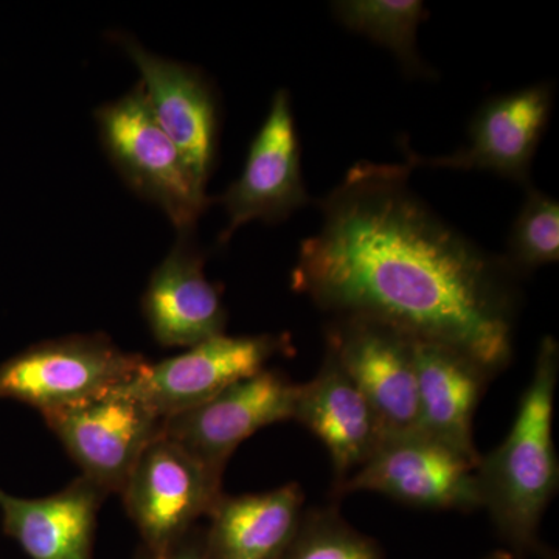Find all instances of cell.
Wrapping results in <instances>:
<instances>
[{"mask_svg":"<svg viewBox=\"0 0 559 559\" xmlns=\"http://www.w3.org/2000/svg\"><path fill=\"white\" fill-rule=\"evenodd\" d=\"M299 484L255 495L221 496L204 530L209 559H282L304 516Z\"/></svg>","mask_w":559,"mask_h":559,"instance_id":"cell-18","label":"cell"},{"mask_svg":"<svg viewBox=\"0 0 559 559\" xmlns=\"http://www.w3.org/2000/svg\"><path fill=\"white\" fill-rule=\"evenodd\" d=\"M409 164L353 165L319 202L290 286L336 318L381 323L476 360L489 374L513 358L514 275L412 190Z\"/></svg>","mask_w":559,"mask_h":559,"instance_id":"cell-1","label":"cell"},{"mask_svg":"<svg viewBox=\"0 0 559 559\" xmlns=\"http://www.w3.org/2000/svg\"><path fill=\"white\" fill-rule=\"evenodd\" d=\"M477 465L415 432L384 440L366 465L337 485L336 492L371 491L417 509L471 511L481 507Z\"/></svg>","mask_w":559,"mask_h":559,"instance_id":"cell-8","label":"cell"},{"mask_svg":"<svg viewBox=\"0 0 559 559\" xmlns=\"http://www.w3.org/2000/svg\"><path fill=\"white\" fill-rule=\"evenodd\" d=\"M120 44L139 70L140 84L160 127L207 189L219 134L218 103L209 81L201 70L151 53L128 36Z\"/></svg>","mask_w":559,"mask_h":559,"instance_id":"cell-13","label":"cell"},{"mask_svg":"<svg viewBox=\"0 0 559 559\" xmlns=\"http://www.w3.org/2000/svg\"><path fill=\"white\" fill-rule=\"evenodd\" d=\"M399 331L359 318H336L326 349L377 412L385 440L418 432L414 345Z\"/></svg>","mask_w":559,"mask_h":559,"instance_id":"cell-9","label":"cell"},{"mask_svg":"<svg viewBox=\"0 0 559 559\" xmlns=\"http://www.w3.org/2000/svg\"><path fill=\"white\" fill-rule=\"evenodd\" d=\"M134 559H209L204 528L194 527L189 535L165 550L151 551L140 546Z\"/></svg>","mask_w":559,"mask_h":559,"instance_id":"cell-22","label":"cell"},{"mask_svg":"<svg viewBox=\"0 0 559 559\" xmlns=\"http://www.w3.org/2000/svg\"><path fill=\"white\" fill-rule=\"evenodd\" d=\"M293 419L329 451L336 487L366 465L385 440L377 412L330 349L314 380L299 384Z\"/></svg>","mask_w":559,"mask_h":559,"instance_id":"cell-15","label":"cell"},{"mask_svg":"<svg viewBox=\"0 0 559 559\" xmlns=\"http://www.w3.org/2000/svg\"><path fill=\"white\" fill-rule=\"evenodd\" d=\"M227 215L219 245L252 221L278 223L311 198L301 175L300 145L288 92H275L270 112L250 145L240 178L218 200Z\"/></svg>","mask_w":559,"mask_h":559,"instance_id":"cell-10","label":"cell"},{"mask_svg":"<svg viewBox=\"0 0 559 559\" xmlns=\"http://www.w3.org/2000/svg\"><path fill=\"white\" fill-rule=\"evenodd\" d=\"M485 559H514L513 555L507 550L495 551V554L488 555Z\"/></svg>","mask_w":559,"mask_h":559,"instance_id":"cell-23","label":"cell"},{"mask_svg":"<svg viewBox=\"0 0 559 559\" xmlns=\"http://www.w3.org/2000/svg\"><path fill=\"white\" fill-rule=\"evenodd\" d=\"M146 362L105 333L38 342L0 364V400L25 404L44 417L108 395Z\"/></svg>","mask_w":559,"mask_h":559,"instance_id":"cell-4","label":"cell"},{"mask_svg":"<svg viewBox=\"0 0 559 559\" xmlns=\"http://www.w3.org/2000/svg\"><path fill=\"white\" fill-rule=\"evenodd\" d=\"M95 121L103 150L127 186L157 205L176 229L193 230L212 200L160 127L142 84L100 106Z\"/></svg>","mask_w":559,"mask_h":559,"instance_id":"cell-3","label":"cell"},{"mask_svg":"<svg viewBox=\"0 0 559 559\" xmlns=\"http://www.w3.org/2000/svg\"><path fill=\"white\" fill-rule=\"evenodd\" d=\"M551 103L550 84H533L485 102L471 120L468 143L455 153L423 157L407 143L401 146L412 168L488 171L528 187L532 162L549 123Z\"/></svg>","mask_w":559,"mask_h":559,"instance_id":"cell-11","label":"cell"},{"mask_svg":"<svg viewBox=\"0 0 559 559\" xmlns=\"http://www.w3.org/2000/svg\"><path fill=\"white\" fill-rule=\"evenodd\" d=\"M288 345V341L272 334H219L173 358L146 362L119 390L168 419L207 403L235 382L266 369V364Z\"/></svg>","mask_w":559,"mask_h":559,"instance_id":"cell-6","label":"cell"},{"mask_svg":"<svg viewBox=\"0 0 559 559\" xmlns=\"http://www.w3.org/2000/svg\"><path fill=\"white\" fill-rule=\"evenodd\" d=\"M223 495V473L165 433L143 452L120 492L142 538L140 546L151 551L189 535Z\"/></svg>","mask_w":559,"mask_h":559,"instance_id":"cell-5","label":"cell"},{"mask_svg":"<svg viewBox=\"0 0 559 559\" xmlns=\"http://www.w3.org/2000/svg\"><path fill=\"white\" fill-rule=\"evenodd\" d=\"M108 496L83 476L46 498L0 489L3 533L31 559H95L98 511Z\"/></svg>","mask_w":559,"mask_h":559,"instance_id":"cell-16","label":"cell"},{"mask_svg":"<svg viewBox=\"0 0 559 559\" xmlns=\"http://www.w3.org/2000/svg\"><path fill=\"white\" fill-rule=\"evenodd\" d=\"M418 390V432L479 463L474 412L491 378L476 360L436 342L412 341Z\"/></svg>","mask_w":559,"mask_h":559,"instance_id":"cell-17","label":"cell"},{"mask_svg":"<svg viewBox=\"0 0 559 559\" xmlns=\"http://www.w3.org/2000/svg\"><path fill=\"white\" fill-rule=\"evenodd\" d=\"M43 418L81 476L108 495H120L143 452L165 429L164 418L119 389Z\"/></svg>","mask_w":559,"mask_h":559,"instance_id":"cell-7","label":"cell"},{"mask_svg":"<svg viewBox=\"0 0 559 559\" xmlns=\"http://www.w3.org/2000/svg\"><path fill=\"white\" fill-rule=\"evenodd\" d=\"M334 17L348 31L388 47L406 72L429 75L419 58L417 33L429 16L418 0H342L331 3Z\"/></svg>","mask_w":559,"mask_h":559,"instance_id":"cell-19","label":"cell"},{"mask_svg":"<svg viewBox=\"0 0 559 559\" xmlns=\"http://www.w3.org/2000/svg\"><path fill=\"white\" fill-rule=\"evenodd\" d=\"M191 234L179 231L142 296L143 318L162 347L190 348L226 333V308Z\"/></svg>","mask_w":559,"mask_h":559,"instance_id":"cell-14","label":"cell"},{"mask_svg":"<svg viewBox=\"0 0 559 559\" xmlns=\"http://www.w3.org/2000/svg\"><path fill=\"white\" fill-rule=\"evenodd\" d=\"M299 384L261 370L207 403L165 419L164 433L210 468L224 473L235 450L267 426L294 418Z\"/></svg>","mask_w":559,"mask_h":559,"instance_id":"cell-12","label":"cell"},{"mask_svg":"<svg viewBox=\"0 0 559 559\" xmlns=\"http://www.w3.org/2000/svg\"><path fill=\"white\" fill-rule=\"evenodd\" d=\"M282 559H382L377 540L352 527L337 509L310 510Z\"/></svg>","mask_w":559,"mask_h":559,"instance_id":"cell-21","label":"cell"},{"mask_svg":"<svg viewBox=\"0 0 559 559\" xmlns=\"http://www.w3.org/2000/svg\"><path fill=\"white\" fill-rule=\"evenodd\" d=\"M511 274L528 275L559 259V204L543 191L527 187L524 204L514 219L500 257Z\"/></svg>","mask_w":559,"mask_h":559,"instance_id":"cell-20","label":"cell"},{"mask_svg":"<svg viewBox=\"0 0 559 559\" xmlns=\"http://www.w3.org/2000/svg\"><path fill=\"white\" fill-rule=\"evenodd\" d=\"M558 369V342L546 336L509 437L480 457L476 469L481 507L488 509L492 524L514 558L540 550V521L558 491L554 441Z\"/></svg>","mask_w":559,"mask_h":559,"instance_id":"cell-2","label":"cell"}]
</instances>
